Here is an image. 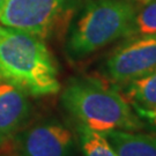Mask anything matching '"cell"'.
Here are the masks:
<instances>
[{"mask_svg": "<svg viewBox=\"0 0 156 156\" xmlns=\"http://www.w3.org/2000/svg\"><path fill=\"white\" fill-rule=\"evenodd\" d=\"M0 81L31 96L60 90L58 68L43 39L0 24Z\"/></svg>", "mask_w": 156, "mask_h": 156, "instance_id": "obj_1", "label": "cell"}, {"mask_svg": "<svg viewBox=\"0 0 156 156\" xmlns=\"http://www.w3.org/2000/svg\"><path fill=\"white\" fill-rule=\"evenodd\" d=\"M62 104L79 124L97 133L139 132L146 127L117 87L98 79H72L62 91Z\"/></svg>", "mask_w": 156, "mask_h": 156, "instance_id": "obj_2", "label": "cell"}, {"mask_svg": "<svg viewBox=\"0 0 156 156\" xmlns=\"http://www.w3.org/2000/svg\"><path fill=\"white\" fill-rule=\"evenodd\" d=\"M136 7V0H89L71 27L66 43L68 56L80 60L126 38Z\"/></svg>", "mask_w": 156, "mask_h": 156, "instance_id": "obj_3", "label": "cell"}, {"mask_svg": "<svg viewBox=\"0 0 156 156\" xmlns=\"http://www.w3.org/2000/svg\"><path fill=\"white\" fill-rule=\"evenodd\" d=\"M74 0H6L0 24L45 38Z\"/></svg>", "mask_w": 156, "mask_h": 156, "instance_id": "obj_4", "label": "cell"}, {"mask_svg": "<svg viewBox=\"0 0 156 156\" xmlns=\"http://www.w3.org/2000/svg\"><path fill=\"white\" fill-rule=\"evenodd\" d=\"M156 68V34L128 37L108 56L102 73L113 83L123 84Z\"/></svg>", "mask_w": 156, "mask_h": 156, "instance_id": "obj_5", "label": "cell"}, {"mask_svg": "<svg viewBox=\"0 0 156 156\" xmlns=\"http://www.w3.org/2000/svg\"><path fill=\"white\" fill-rule=\"evenodd\" d=\"M17 156H73L75 138L57 122H45L26 129L15 142Z\"/></svg>", "mask_w": 156, "mask_h": 156, "instance_id": "obj_6", "label": "cell"}, {"mask_svg": "<svg viewBox=\"0 0 156 156\" xmlns=\"http://www.w3.org/2000/svg\"><path fill=\"white\" fill-rule=\"evenodd\" d=\"M30 113L28 95L7 82L0 83V144L15 136Z\"/></svg>", "mask_w": 156, "mask_h": 156, "instance_id": "obj_7", "label": "cell"}, {"mask_svg": "<svg viewBox=\"0 0 156 156\" xmlns=\"http://www.w3.org/2000/svg\"><path fill=\"white\" fill-rule=\"evenodd\" d=\"M102 135L118 156H156L155 135L128 131H111Z\"/></svg>", "mask_w": 156, "mask_h": 156, "instance_id": "obj_8", "label": "cell"}, {"mask_svg": "<svg viewBox=\"0 0 156 156\" xmlns=\"http://www.w3.org/2000/svg\"><path fill=\"white\" fill-rule=\"evenodd\" d=\"M116 87L134 110L156 108V68L140 78Z\"/></svg>", "mask_w": 156, "mask_h": 156, "instance_id": "obj_9", "label": "cell"}, {"mask_svg": "<svg viewBox=\"0 0 156 156\" xmlns=\"http://www.w3.org/2000/svg\"><path fill=\"white\" fill-rule=\"evenodd\" d=\"M76 134L83 156H118L104 135L101 133L78 123Z\"/></svg>", "mask_w": 156, "mask_h": 156, "instance_id": "obj_10", "label": "cell"}, {"mask_svg": "<svg viewBox=\"0 0 156 156\" xmlns=\"http://www.w3.org/2000/svg\"><path fill=\"white\" fill-rule=\"evenodd\" d=\"M156 34V0H145L138 4L128 37Z\"/></svg>", "mask_w": 156, "mask_h": 156, "instance_id": "obj_11", "label": "cell"}, {"mask_svg": "<svg viewBox=\"0 0 156 156\" xmlns=\"http://www.w3.org/2000/svg\"><path fill=\"white\" fill-rule=\"evenodd\" d=\"M136 115L141 118L146 126L151 127L156 132V108L148 109V110H134Z\"/></svg>", "mask_w": 156, "mask_h": 156, "instance_id": "obj_12", "label": "cell"}, {"mask_svg": "<svg viewBox=\"0 0 156 156\" xmlns=\"http://www.w3.org/2000/svg\"><path fill=\"white\" fill-rule=\"evenodd\" d=\"M6 0H0V13L2 11V8H4V5H5Z\"/></svg>", "mask_w": 156, "mask_h": 156, "instance_id": "obj_13", "label": "cell"}]
</instances>
